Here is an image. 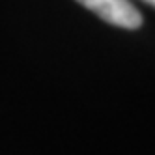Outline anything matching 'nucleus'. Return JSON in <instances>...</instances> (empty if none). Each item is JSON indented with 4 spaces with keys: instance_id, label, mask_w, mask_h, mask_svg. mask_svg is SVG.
I'll return each mask as SVG.
<instances>
[{
    "instance_id": "f257e3e1",
    "label": "nucleus",
    "mask_w": 155,
    "mask_h": 155,
    "mask_svg": "<svg viewBox=\"0 0 155 155\" xmlns=\"http://www.w3.org/2000/svg\"><path fill=\"white\" fill-rule=\"evenodd\" d=\"M77 2L94 12L108 25L127 30H135L142 25L140 12L129 0H77Z\"/></svg>"
},
{
    "instance_id": "f03ea898",
    "label": "nucleus",
    "mask_w": 155,
    "mask_h": 155,
    "mask_svg": "<svg viewBox=\"0 0 155 155\" xmlns=\"http://www.w3.org/2000/svg\"><path fill=\"white\" fill-rule=\"evenodd\" d=\"M144 2H148L150 6H153V8H155V0H144Z\"/></svg>"
}]
</instances>
